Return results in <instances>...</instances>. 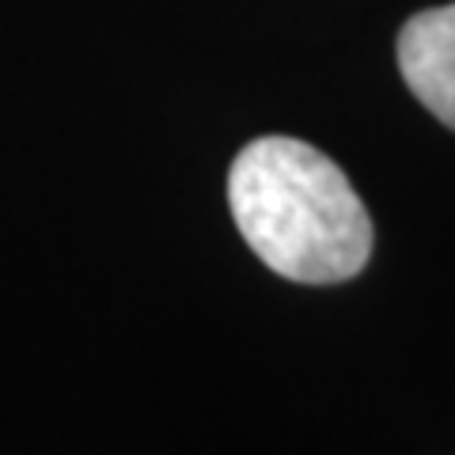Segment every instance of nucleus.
<instances>
[{"mask_svg":"<svg viewBox=\"0 0 455 455\" xmlns=\"http://www.w3.org/2000/svg\"><path fill=\"white\" fill-rule=\"evenodd\" d=\"M398 73L418 103L455 130V4L406 20L398 31Z\"/></svg>","mask_w":455,"mask_h":455,"instance_id":"obj_2","label":"nucleus"},{"mask_svg":"<svg viewBox=\"0 0 455 455\" xmlns=\"http://www.w3.org/2000/svg\"><path fill=\"white\" fill-rule=\"evenodd\" d=\"M228 205L247 247L289 281H349L372 254V217L361 194L307 140H251L228 171Z\"/></svg>","mask_w":455,"mask_h":455,"instance_id":"obj_1","label":"nucleus"}]
</instances>
